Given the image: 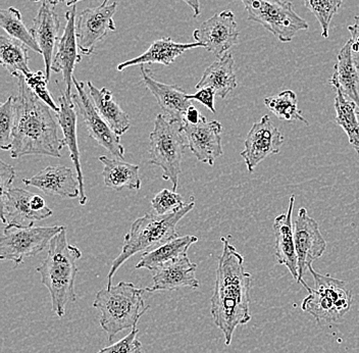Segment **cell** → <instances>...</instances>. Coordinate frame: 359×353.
Returning <instances> with one entry per match:
<instances>
[{
	"label": "cell",
	"mask_w": 359,
	"mask_h": 353,
	"mask_svg": "<svg viewBox=\"0 0 359 353\" xmlns=\"http://www.w3.org/2000/svg\"><path fill=\"white\" fill-rule=\"evenodd\" d=\"M33 193L21 188H11L0 197V217L6 227L30 228L36 222L53 215L51 208L37 211L33 206Z\"/></svg>",
	"instance_id": "15"
},
{
	"label": "cell",
	"mask_w": 359,
	"mask_h": 353,
	"mask_svg": "<svg viewBox=\"0 0 359 353\" xmlns=\"http://www.w3.org/2000/svg\"><path fill=\"white\" fill-rule=\"evenodd\" d=\"M22 182L28 187L39 189L47 195L69 199L80 197L77 175L69 166H49L35 176L22 179Z\"/></svg>",
	"instance_id": "18"
},
{
	"label": "cell",
	"mask_w": 359,
	"mask_h": 353,
	"mask_svg": "<svg viewBox=\"0 0 359 353\" xmlns=\"http://www.w3.org/2000/svg\"><path fill=\"white\" fill-rule=\"evenodd\" d=\"M223 125L217 121H208L205 116L197 125L184 123V133L192 154L201 163L215 165L224 154L222 146Z\"/></svg>",
	"instance_id": "17"
},
{
	"label": "cell",
	"mask_w": 359,
	"mask_h": 353,
	"mask_svg": "<svg viewBox=\"0 0 359 353\" xmlns=\"http://www.w3.org/2000/svg\"><path fill=\"white\" fill-rule=\"evenodd\" d=\"M235 60L231 53H226L223 58L212 62L204 71L203 75L197 83L195 88H212L217 96L224 100L231 91L238 86L237 78L234 71Z\"/></svg>",
	"instance_id": "26"
},
{
	"label": "cell",
	"mask_w": 359,
	"mask_h": 353,
	"mask_svg": "<svg viewBox=\"0 0 359 353\" xmlns=\"http://www.w3.org/2000/svg\"><path fill=\"white\" fill-rule=\"evenodd\" d=\"M199 47H203V45L198 42L177 44L172 38H161L150 45L149 48L142 55L118 65V71L123 72L127 67L142 66V65L159 64L163 65V66H170L175 62L178 56L183 55L190 49L199 48Z\"/></svg>",
	"instance_id": "25"
},
{
	"label": "cell",
	"mask_w": 359,
	"mask_h": 353,
	"mask_svg": "<svg viewBox=\"0 0 359 353\" xmlns=\"http://www.w3.org/2000/svg\"><path fill=\"white\" fill-rule=\"evenodd\" d=\"M58 101H60V111L56 114L58 125L64 133L65 143H66L67 147L69 148L72 161H73L74 166H75L79 186H80L79 201H80L81 206H85L88 197L85 193L84 177H83L82 168H81L77 135L78 116L75 109V103H74L73 100L67 98L65 93L58 98Z\"/></svg>",
	"instance_id": "22"
},
{
	"label": "cell",
	"mask_w": 359,
	"mask_h": 353,
	"mask_svg": "<svg viewBox=\"0 0 359 353\" xmlns=\"http://www.w3.org/2000/svg\"><path fill=\"white\" fill-rule=\"evenodd\" d=\"M28 55L26 45L13 38L0 36V64L11 76L26 77L32 73L29 67Z\"/></svg>",
	"instance_id": "30"
},
{
	"label": "cell",
	"mask_w": 359,
	"mask_h": 353,
	"mask_svg": "<svg viewBox=\"0 0 359 353\" xmlns=\"http://www.w3.org/2000/svg\"><path fill=\"white\" fill-rule=\"evenodd\" d=\"M15 177V168L4 161H0V197H4L8 193V191L11 190V186Z\"/></svg>",
	"instance_id": "39"
},
{
	"label": "cell",
	"mask_w": 359,
	"mask_h": 353,
	"mask_svg": "<svg viewBox=\"0 0 359 353\" xmlns=\"http://www.w3.org/2000/svg\"><path fill=\"white\" fill-rule=\"evenodd\" d=\"M60 28V18L55 11V6L43 2L34 18L30 31L41 49L45 64L44 73L46 74L48 81L50 80L55 48L60 40L57 38Z\"/></svg>",
	"instance_id": "19"
},
{
	"label": "cell",
	"mask_w": 359,
	"mask_h": 353,
	"mask_svg": "<svg viewBox=\"0 0 359 353\" xmlns=\"http://www.w3.org/2000/svg\"><path fill=\"white\" fill-rule=\"evenodd\" d=\"M138 334V328L135 327L122 340L102 348L97 353H142V344L137 338Z\"/></svg>",
	"instance_id": "38"
},
{
	"label": "cell",
	"mask_w": 359,
	"mask_h": 353,
	"mask_svg": "<svg viewBox=\"0 0 359 353\" xmlns=\"http://www.w3.org/2000/svg\"><path fill=\"white\" fill-rule=\"evenodd\" d=\"M264 103L280 120L300 121L309 126V121L298 109L297 95L292 90H285L277 96L264 98Z\"/></svg>",
	"instance_id": "33"
},
{
	"label": "cell",
	"mask_w": 359,
	"mask_h": 353,
	"mask_svg": "<svg viewBox=\"0 0 359 353\" xmlns=\"http://www.w3.org/2000/svg\"><path fill=\"white\" fill-rule=\"evenodd\" d=\"M15 124V96H10L0 107V147L11 152Z\"/></svg>",
	"instance_id": "35"
},
{
	"label": "cell",
	"mask_w": 359,
	"mask_h": 353,
	"mask_svg": "<svg viewBox=\"0 0 359 353\" xmlns=\"http://www.w3.org/2000/svg\"><path fill=\"white\" fill-rule=\"evenodd\" d=\"M294 239L298 258L297 282L302 283L303 276L314 260L322 258L327 249V242L320 233L318 222L309 217L306 208L298 211L294 222Z\"/></svg>",
	"instance_id": "13"
},
{
	"label": "cell",
	"mask_w": 359,
	"mask_h": 353,
	"mask_svg": "<svg viewBox=\"0 0 359 353\" xmlns=\"http://www.w3.org/2000/svg\"><path fill=\"white\" fill-rule=\"evenodd\" d=\"M354 19H355V22L348 27V31L351 35L350 41H351L352 53H353L356 62L359 64V17H355Z\"/></svg>",
	"instance_id": "41"
},
{
	"label": "cell",
	"mask_w": 359,
	"mask_h": 353,
	"mask_svg": "<svg viewBox=\"0 0 359 353\" xmlns=\"http://www.w3.org/2000/svg\"><path fill=\"white\" fill-rule=\"evenodd\" d=\"M140 69L146 88L156 98L163 114L172 120L184 121L186 112L191 105L185 90L178 85L158 82L154 79L150 69H146L144 65L140 66Z\"/></svg>",
	"instance_id": "21"
},
{
	"label": "cell",
	"mask_w": 359,
	"mask_h": 353,
	"mask_svg": "<svg viewBox=\"0 0 359 353\" xmlns=\"http://www.w3.org/2000/svg\"><path fill=\"white\" fill-rule=\"evenodd\" d=\"M133 283L120 282L116 286L104 288L96 294L93 307L100 309V323L109 341L123 330L133 329L148 310L143 293Z\"/></svg>",
	"instance_id": "5"
},
{
	"label": "cell",
	"mask_w": 359,
	"mask_h": 353,
	"mask_svg": "<svg viewBox=\"0 0 359 353\" xmlns=\"http://www.w3.org/2000/svg\"><path fill=\"white\" fill-rule=\"evenodd\" d=\"M342 4L343 0H304L305 8L320 22L323 38H329L330 25Z\"/></svg>",
	"instance_id": "34"
},
{
	"label": "cell",
	"mask_w": 359,
	"mask_h": 353,
	"mask_svg": "<svg viewBox=\"0 0 359 353\" xmlns=\"http://www.w3.org/2000/svg\"><path fill=\"white\" fill-rule=\"evenodd\" d=\"M116 6V2L102 4L83 11L79 15L76 21V36L79 51L82 55H92L101 40L104 39L109 32L116 31L114 15Z\"/></svg>",
	"instance_id": "11"
},
{
	"label": "cell",
	"mask_w": 359,
	"mask_h": 353,
	"mask_svg": "<svg viewBox=\"0 0 359 353\" xmlns=\"http://www.w3.org/2000/svg\"><path fill=\"white\" fill-rule=\"evenodd\" d=\"M217 96V93H215V90L212 88H202L199 89L196 93L194 94H188V98L190 100H197L201 103L204 107H208L210 112L215 114V98Z\"/></svg>",
	"instance_id": "40"
},
{
	"label": "cell",
	"mask_w": 359,
	"mask_h": 353,
	"mask_svg": "<svg viewBox=\"0 0 359 353\" xmlns=\"http://www.w3.org/2000/svg\"><path fill=\"white\" fill-rule=\"evenodd\" d=\"M15 111L11 159H20L24 155L60 159L66 143L58 137L57 121L51 114L50 107L29 88L25 76L18 78Z\"/></svg>",
	"instance_id": "2"
},
{
	"label": "cell",
	"mask_w": 359,
	"mask_h": 353,
	"mask_svg": "<svg viewBox=\"0 0 359 353\" xmlns=\"http://www.w3.org/2000/svg\"><path fill=\"white\" fill-rule=\"evenodd\" d=\"M87 88H88L90 98L93 101L94 107L104 121L111 126V129L118 136H122L127 133L131 127L129 116L114 100L111 90L105 87L98 89L90 81L87 82Z\"/></svg>",
	"instance_id": "27"
},
{
	"label": "cell",
	"mask_w": 359,
	"mask_h": 353,
	"mask_svg": "<svg viewBox=\"0 0 359 353\" xmlns=\"http://www.w3.org/2000/svg\"><path fill=\"white\" fill-rule=\"evenodd\" d=\"M27 85L29 88L32 90L34 93L40 98L45 105H48L53 112L57 114L60 111V107L56 105L55 100L51 95L50 91L47 88V84H48V79L46 77V74L43 72L39 71L36 73L29 74L28 76L25 77Z\"/></svg>",
	"instance_id": "37"
},
{
	"label": "cell",
	"mask_w": 359,
	"mask_h": 353,
	"mask_svg": "<svg viewBox=\"0 0 359 353\" xmlns=\"http://www.w3.org/2000/svg\"><path fill=\"white\" fill-rule=\"evenodd\" d=\"M194 206V199L191 197L190 202H187L183 208L176 213L165 215L147 213L137 219L132 224L129 233L126 234L120 255L112 262L111 271L107 275V288L112 287V278L114 274L135 254L150 253L161 245L178 238L177 226Z\"/></svg>",
	"instance_id": "4"
},
{
	"label": "cell",
	"mask_w": 359,
	"mask_h": 353,
	"mask_svg": "<svg viewBox=\"0 0 359 353\" xmlns=\"http://www.w3.org/2000/svg\"><path fill=\"white\" fill-rule=\"evenodd\" d=\"M223 253L219 258L210 312L221 330L226 345L232 343L238 326L251 321L250 290L252 277L244 267V258L228 239L221 238Z\"/></svg>",
	"instance_id": "1"
},
{
	"label": "cell",
	"mask_w": 359,
	"mask_h": 353,
	"mask_svg": "<svg viewBox=\"0 0 359 353\" xmlns=\"http://www.w3.org/2000/svg\"><path fill=\"white\" fill-rule=\"evenodd\" d=\"M198 241L196 236L186 235L176 238L172 241L161 245L158 248L143 253L140 262L136 265V269H146L156 272L159 267L172 260L187 255L191 245Z\"/></svg>",
	"instance_id": "29"
},
{
	"label": "cell",
	"mask_w": 359,
	"mask_h": 353,
	"mask_svg": "<svg viewBox=\"0 0 359 353\" xmlns=\"http://www.w3.org/2000/svg\"><path fill=\"white\" fill-rule=\"evenodd\" d=\"M197 265L191 262L187 255L172 260L154 272V284L146 287L147 292L175 291L181 288L199 287L196 278Z\"/></svg>",
	"instance_id": "20"
},
{
	"label": "cell",
	"mask_w": 359,
	"mask_h": 353,
	"mask_svg": "<svg viewBox=\"0 0 359 353\" xmlns=\"http://www.w3.org/2000/svg\"><path fill=\"white\" fill-rule=\"evenodd\" d=\"M283 142L284 136L268 114L255 121L247 134L245 147L241 152L248 172L252 173L269 155L280 154Z\"/></svg>",
	"instance_id": "14"
},
{
	"label": "cell",
	"mask_w": 359,
	"mask_h": 353,
	"mask_svg": "<svg viewBox=\"0 0 359 353\" xmlns=\"http://www.w3.org/2000/svg\"><path fill=\"white\" fill-rule=\"evenodd\" d=\"M330 84L356 105L359 116V64L352 53L350 39L339 51Z\"/></svg>",
	"instance_id": "23"
},
{
	"label": "cell",
	"mask_w": 359,
	"mask_h": 353,
	"mask_svg": "<svg viewBox=\"0 0 359 353\" xmlns=\"http://www.w3.org/2000/svg\"><path fill=\"white\" fill-rule=\"evenodd\" d=\"M73 83L77 93L73 94L72 98L86 125L90 136L95 139L96 142L111 152L114 156L121 159H125V148L121 142V136L111 129V126L104 121L94 107L93 101L86 91L85 83L78 81L75 77Z\"/></svg>",
	"instance_id": "10"
},
{
	"label": "cell",
	"mask_w": 359,
	"mask_h": 353,
	"mask_svg": "<svg viewBox=\"0 0 359 353\" xmlns=\"http://www.w3.org/2000/svg\"><path fill=\"white\" fill-rule=\"evenodd\" d=\"M295 195H291L288 211L278 215L273 221L276 237V258L278 264L285 265L290 271L294 280L298 279V258L294 239V225L292 222Z\"/></svg>",
	"instance_id": "24"
},
{
	"label": "cell",
	"mask_w": 359,
	"mask_h": 353,
	"mask_svg": "<svg viewBox=\"0 0 359 353\" xmlns=\"http://www.w3.org/2000/svg\"><path fill=\"white\" fill-rule=\"evenodd\" d=\"M187 147L184 121L172 120L163 114H157L154 131L149 136L148 163L163 170V180L172 182V191L178 189L182 159Z\"/></svg>",
	"instance_id": "6"
},
{
	"label": "cell",
	"mask_w": 359,
	"mask_h": 353,
	"mask_svg": "<svg viewBox=\"0 0 359 353\" xmlns=\"http://www.w3.org/2000/svg\"><path fill=\"white\" fill-rule=\"evenodd\" d=\"M239 34L234 13L224 11L202 22L193 33V37L203 45L206 51L221 58L229 49L238 44Z\"/></svg>",
	"instance_id": "12"
},
{
	"label": "cell",
	"mask_w": 359,
	"mask_h": 353,
	"mask_svg": "<svg viewBox=\"0 0 359 353\" xmlns=\"http://www.w3.org/2000/svg\"><path fill=\"white\" fill-rule=\"evenodd\" d=\"M183 1L194 11L195 18L201 15V0H183Z\"/></svg>",
	"instance_id": "43"
},
{
	"label": "cell",
	"mask_w": 359,
	"mask_h": 353,
	"mask_svg": "<svg viewBox=\"0 0 359 353\" xmlns=\"http://www.w3.org/2000/svg\"><path fill=\"white\" fill-rule=\"evenodd\" d=\"M62 229V226L6 227L0 238V260L21 265L26 258L42 253Z\"/></svg>",
	"instance_id": "9"
},
{
	"label": "cell",
	"mask_w": 359,
	"mask_h": 353,
	"mask_svg": "<svg viewBox=\"0 0 359 353\" xmlns=\"http://www.w3.org/2000/svg\"><path fill=\"white\" fill-rule=\"evenodd\" d=\"M203 118L204 116H202L196 107L190 105L189 109L186 112L184 123L190 124V125H197V124L201 123L203 120Z\"/></svg>",
	"instance_id": "42"
},
{
	"label": "cell",
	"mask_w": 359,
	"mask_h": 353,
	"mask_svg": "<svg viewBox=\"0 0 359 353\" xmlns=\"http://www.w3.org/2000/svg\"><path fill=\"white\" fill-rule=\"evenodd\" d=\"M79 1H82V0H67V6H76V4H78Z\"/></svg>",
	"instance_id": "45"
},
{
	"label": "cell",
	"mask_w": 359,
	"mask_h": 353,
	"mask_svg": "<svg viewBox=\"0 0 359 353\" xmlns=\"http://www.w3.org/2000/svg\"><path fill=\"white\" fill-rule=\"evenodd\" d=\"M98 161L103 165V181L107 187L116 191L140 190L141 179L139 177V166L132 165L123 161L100 156Z\"/></svg>",
	"instance_id": "28"
},
{
	"label": "cell",
	"mask_w": 359,
	"mask_h": 353,
	"mask_svg": "<svg viewBox=\"0 0 359 353\" xmlns=\"http://www.w3.org/2000/svg\"><path fill=\"white\" fill-rule=\"evenodd\" d=\"M187 204L182 195L176 191L163 189L157 193L151 200V206L156 215H165L168 213H176Z\"/></svg>",
	"instance_id": "36"
},
{
	"label": "cell",
	"mask_w": 359,
	"mask_h": 353,
	"mask_svg": "<svg viewBox=\"0 0 359 353\" xmlns=\"http://www.w3.org/2000/svg\"><path fill=\"white\" fill-rule=\"evenodd\" d=\"M66 28L62 37L57 42V51L53 58L51 71L55 73H62L66 83V95L69 100L72 96V87H73L74 69L82 60V53L79 51L77 36H76V18H77V8L72 6L71 10L66 13Z\"/></svg>",
	"instance_id": "16"
},
{
	"label": "cell",
	"mask_w": 359,
	"mask_h": 353,
	"mask_svg": "<svg viewBox=\"0 0 359 353\" xmlns=\"http://www.w3.org/2000/svg\"><path fill=\"white\" fill-rule=\"evenodd\" d=\"M248 21L262 25L282 44H288L299 31L309 26L287 0H241Z\"/></svg>",
	"instance_id": "8"
},
{
	"label": "cell",
	"mask_w": 359,
	"mask_h": 353,
	"mask_svg": "<svg viewBox=\"0 0 359 353\" xmlns=\"http://www.w3.org/2000/svg\"><path fill=\"white\" fill-rule=\"evenodd\" d=\"M314 280V288L309 287L304 280L300 284L309 291V296L303 299V312L311 314L318 325L325 321L332 323L340 320L351 309L352 293L345 281L330 275H322L309 267Z\"/></svg>",
	"instance_id": "7"
},
{
	"label": "cell",
	"mask_w": 359,
	"mask_h": 353,
	"mask_svg": "<svg viewBox=\"0 0 359 353\" xmlns=\"http://www.w3.org/2000/svg\"><path fill=\"white\" fill-rule=\"evenodd\" d=\"M0 26L8 33V37L22 42L35 53L41 55L39 45L36 42L31 31L22 22L21 11L13 6L0 11Z\"/></svg>",
	"instance_id": "32"
},
{
	"label": "cell",
	"mask_w": 359,
	"mask_h": 353,
	"mask_svg": "<svg viewBox=\"0 0 359 353\" xmlns=\"http://www.w3.org/2000/svg\"><path fill=\"white\" fill-rule=\"evenodd\" d=\"M109 1H111V0H103L102 4H109Z\"/></svg>",
	"instance_id": "46"
},
{
	"label": "cell",
	"mask_w": 359,
	"mask_h": 353,
	"mask_svg": "<svg viewBox=\"0 0 359 353\" xmlns=\"http://www.w3.org/2000/svg\"><path fill=\"white\" fill-rule=\"evenodd\" d=\"M336 124L346 133L349 143L359 154V121L356 105L337 90L335 98Z\"/></svg>",
	"instance_id": "31"
},
{
	"label": "cell",
	"mask_w": 359,
	"mask_h": 353,
	"mask_svg": "<svg viewBox=\"0 0 359 353\" xmlns=\"http://www.w3.org/2000/svg\"><path fill=\"white\" fill-rule=\"evenodd\" d=\"M81 258L80 249L67 243V229L64 227L51 240L46 258L37 267L41 283L50 294L53 310L58 318L65 316L67 303L77 300L75 282L78 274L77 260Z\"/></svg>",
	"instance_id": "3"
},
{
	"label": "cell",
	"mask_w": 359,
	"mask_h": 353,
	"mask_svg": "<svg viewBox=\"0 0 359 353\" xmlns=\"http://www.w3.org/2000/svg\"><path fill=\"white\" fill-rule=\"evenodd\" d=\"M34 2H46V4H51V6H57L58 4H62V2H66L67 0H33Z\"/></svg>",
	"instance_id": "44"
}]
</instances>
